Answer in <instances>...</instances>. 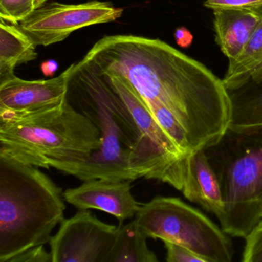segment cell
I'll list each match as a JSON object with an SVG mask.
<instances>
[{
  "label": "cell",
  "instance_id": "cell-16",
  "mask_svg": "<svg viewBox=\"0 0 262 262\" xmlns=\"http://www.w3.org/2000/svg\"><path fill=\"white\" fill-rule=\"evenodd\" d=\"M147 239L136 219L126 225H119L114 243L104 262L159 261L148 246Z\"/></svg>",
  "mask_w": 262,
  "mask_h": 262
},
{
  "label": "cell",
  "instance_id": "cell-15",
  "mask_svg": "<svg viewBox=\"0 0 262 262\" xmlns=\"http://www.w3.org/2000/svg\"><path fill=\"white\" fill-rule=\"evenodd\" d=\"M36 44L15 24L0 22V83L15 76L17 66L35 60Z\"/></svg>",
  "mask_w": 262,
  "mask_h": 262
},
{
  "label": "cell",
  "instance_id": "cell-20",
  "mask_svg": "<svg viewBox=\"0 0 262 262\" xmlns=\"http://www.w3.org/2000/svg\"><path fill=\"white\" fill-rule=\"evenodd\" d=\"M168 262H205L202 257L186 247L171 242H164Z\"/></svg>",
  "mask_w": 262,
  "mask_h": 262
},
{
  "label": "cell",
  "instance_id": "cell-12",
  "mask_svg": "<svg viewBox=\"0 0 262 262\" xmlns=\"http://www.w3.org/2000/svg\"><path fill=\"white\" fill-rule=\"evenodd\" d=\"M181 191L187 199L201 205L217 219L223 214L222 188L205 149L194 151L187 157Z\"/></svg>",
  "mask_w": 262,
  "mask_h": 262
},
{
  "label": "cell",
  "instance_id": "cell-23",
  "mask_svg": "<svg viewBox=\"0 0 262 262\" xmlns=\"http://www.w3.org/2000/svg\"><path fill=\"white\" fill-rule=\"evenodd\" d=\"M59 66L55 60L46 61L41 64V70L46 76H52L57 71Z\"/></svg>",
  "mask_w": 262,
  "mask_h": 262
},
{
  "label": "cell",
  "instance_id": "cell-11",
  "mask_svg": "<svg viewBox=\"0 0 262 262\" xmlns=\"http://www.w3.org/2000/svg\"><path fill=\"white\" fill-rule=\"evenodd\" d=\"M75 64L48 80H24L16 76L0 83V108L32 111L65 100Z\"/></svg>",
  "mask_w": 262,
  "mask_h": 262
},
{
  "label": "cell",
  "instance_id": "cell-17",
  "mask_svg": "<svg viewBox=\"0 0 262 262\" xmlns=\"http://www.w3.org/2000/svg\"><path fill=\"white\" fill-rule=\"evenodd\" d=\"M42 5L41 0H0V18L6 22L19 25Z\"/></svg>",
  "mask_w": 262,
  "mask_h": 262
},
{
  "label": "cell",
  "instance_id": "cell-5",
  "mask_svg": "<svg viewBox=\"0 0 262 262\" xmlns=\"http://www.w3.org/2000/svg\"><path fill=\"white\" fill-rule=\"evenodd\" d=\"M205 151L222 188L224 212L219 220L222 230L245 238L261 219L262 128L228 129Z\"/></svg>",
  "mask_w": 262,
  "mask_h": 262
},
{
  "label": "cell",
  "instance_id": "cell-21",
  "mask_svg": "<svg viewBox=\"0 0 262 262\" xmlns=\"http://www.w3.org/2000/svg\"><path fill=\"white\" fill-rule=\"evenodd\" d=\"M53 262L51 252H48L44 245L30 248L10 259L9 262Z\"/></svg>",
  "mask_w": 262,
  "mask_h": 262
},
{
  "label": "cell",
  "instance_id": "cell-14",
  "mask_svg": "<svg viewBox=\"0 0 262 262\" xmlns=\"http://www.w3.org/2000/svg\"><path fill=\"white\" fill-rule=\"evenodd\" d=\"M222 80L228 91L262 80V17L240 54L230 59Z\"/></svg>",
  "mask_w": 262,
  "mask_h": 262
},
{
  "label": "cell",
  "instance_id": "cell-3",
  "mask_svg": "<svg viewBox=\"0 0 262 262\" xmlns=\"http://www.w3.org/2000/svg\"><path fill=\"white\" fill-rule=\"evenodd\" d=\"M67 99L100 132L97 151L72 172L79 180L133 181L140 148V132L108 78L80 61L69 82Z\"/></svg>",
  "mask_w": 262,
  "mask_h": 262
},
{
  "label": "cell",
  "instance_id": "cell-8",
  "mask_svg": "<svg viewBox=\"0 0 262 262\" xmlns=\"http://www.w3.org/2000/svg\"><path fill=\"white\" fill-rule=\"evenodd\" d=\"M122 14L123 9L97 0L81 4L53 2L41 6L18 26L36 46L48 47L79 29L113 22Z\"/></svg>",
  "mask_w": 262,
  "mask_h": 262
},
{
  "label": "cell",
  "instance_id": "cell-6",
  "mask_svg": "<svg viewBox=\"0 0 262 262\" xmlns=\"http://www.w3.org/2000/svg\"><path fill=\"white\" fill-rule=\"evenodd\" d=\"M136 220L148 238L186 247L205 262L232 260L234 248L226 233L179 198H154L142 205Z\"/></svg>",
  "mask_w": 262,
  "mask_h": 262
},
{
  "label": "cell",
  "instance_id": "cell-4",
  "mask_svg": "<svg viewBox=\"0 0 262 262\" xmlns=\"http://www.w3.org/2000/svg\"><path fill=\"white\" fill-rule=\"evenodd\" d=\"M64 200L39 168L0 156V262L50 243L65 219Z\"/></svg>",
  "mask_w": 262,
  "mask_h": 262
},
{
  "label": "cell",
  "instance_id": "cell-18",
  "mask_svg": "<svg viewBox=\"0 0 262 262\" xmlns=\"http://www.w3.org/2000/svg\"><path fill=\"white\" fill-rule=\"evenodd\" d=\"M204 6L210 10H244L262 16V0H205Z\"/></svg>",
  "mask_w": 262,
  "mask_h": 262
},
{
  "label": "cell",
  "instance_id": "cell-7",
  "mask_svg": "<svg viewBox=\"0 0 262 262\" xmlns=\"http://www.w3.org/2000/svg\"><path fill=\"white\" fill-rule=\"evenodd\" d=\"M129 110L140 132L136 173L138 178L154 179L182 191L188 156H184L162 129L133 84L123 76H106Z\"/></svg>",
  "mask_w": 262,
  "mask_h": 262
},
{
  "label": "cell",
  "instance_id": "cell-19",
  "mask_svg": "<svg viewBox=\"0 0 262 262\" xmlns=\"http://www.w3.org/2000/svg\"><path fill=\"white\" fill-rule=\"evenodd\" d=\"M242 261L262 262V219L245 237Z\"/></svg>",
  "mask_w": 262,
  "mask_h": 262
},
{
  "label": "cell",
  "instance_id": "cell-24",
  "mask_svg": "<svg viewBox=\"0 0 262 262\" xmlns=\"http://www.w3.org/2000/svg\"><path fill=\"white\" fill-rule=\"evenodd\" d=\"M259 211H260V219H262V199H260V202H259Z\"/></svg>",
  "mask_w": 262,
  "mask_h": 262
},
{
  "label": "cell",
  "instance_id": "cell-22",
  "mask_svg": "<svg viewBox=\"0 0 262 262\" xmlns=\"http://www.w3.org/2000/svg\"><path fill=\"white\" fill-rule=\"evenodd\" d=\"M174 38L179 47L188 48L192 43L193 36L185 27H179L174 32Z\"/></svg>",
  "mask_w": 262,
  "mask_h": 262
},
{
  "label": "cell",
  "instance_id": "cell-1",
  "mask_svg": "<svg viewBox=\"0 0 262 262\" xmlns=\"http://www.w3.org/2000/svg\"><path fill=\"white\" fill-rule=\"evenodd\" d=\"M81 61L101 74L126 78L146 104L169 110L193 152L214 145L229 128L231 101L223 80L160 39L105 36Z\"/></svg>",
  "mask_w": 262,
  "mask_h": 262
},
{
  "label": "cell",
  "instance_id": "cell-10",
  "mask_svg": "<svg viewBox=\"0 0 262 262\" xmlns=\"http://www.w3.org/2000/svg\"><path fill=\"white\" fill-rule=\"evenodd\" d=\"M131 182L90 179L76 188L66 190L63 197L78 210L97 209L112 214L121 225L136 216L142 206L132 193Z\"/></svg>",
  "mask_w": 262,
  "mask_h": 262
},
{
  "label": "cell",
  "instance_id": "cell-13",
  "mask_svg": "<svg viewBox=\"0 0 262 262\" xmlns=\"http://www.w3.org/2000/svg\"><path fill=\"white\" fill-rule=\"evenodd\" d=\"M261 17L244 10H214L215 42L229 60L240 54Z\"/></svg>",
  "mask_w": 262,
  "mask_h": 262
},
{
  "label": "cell",
  "instance_id": "cell-9",
  "mask_svg": "<svg viewBox=\"0 0 262 262\" xmlns=\"http://www.w3.org/2000/svg\"><path fill=\"white\" fill-rule=\"evenodd\" d=\"M119 225L99 220L88 210L64 219L50 242L53 262H104Z\"/></svg>",
  "mask_w": 262,
  "mask_h": 262
},
{
  "label": "cell",
  "instance_id": "cell-2",
  "mask_svg": "<svg viewBox=\"0 0 262 262\" xmlns=\"http://www.w3.org/2000/svg\"><path fill=\"white\" fill-rule=\"evenodd\" d=\"M101 144L99 128L67 98L32 111L0 108V156L71 176Z\"/></svg>",
  "mask_w": 262,
  "mask_h": 262
}]
</instances>
